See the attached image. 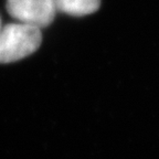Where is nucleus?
Listing matches in <instances>:
<instances>
[{
  "label": "nucleus",
  "instance_id": "obj_2",
  "mask_svg": "<svg viewBox=\"0 0 159 159\" xmlns=\"http://www.w3.org/2000/svg\"><path fill=\"white\" fill-rule=\"evenodd\" d=\"M7 10L19 22L40 29L51 25L57 13L53 0H7Z\"/></svg>",
  "mask_w": 159,
  "mask_h": 159
},
{
  "label": "nucleus",
  "instance_id": "obj_4",
  "mask_svg": "<svg viewBox=\"0 0 159 159\" xmlns=\"http://www.w3.org/2000/svg\"><path fill=\"white\" fill-rule=\"evenodd\" d=\"M1 29H2V27H1V19H0V31H1Z\"/></svg>",
  "mask_w": 159,
  "mask_h": 159
},
{
  "label": "nucleus",
  "instance_id": "obj_1",
  "mask_svg": "<svg viewBox=\"0 0 159 159\" xmlns=\"http://www.w3.org/2000/svg\"><path fill=\"white\" fill-rule=\"evenodd\" d=\"M42 42L41 29L28 23H10L0 31V63H11L29 57Z\"/></svg>",
  "mask_w": 159,
  "mask_h": 159
},
{
  "label": "nucleus",
  "instance_id": "obj_3",
  "mask_svg": "<svg viewBox=\"0 0 159 159\" xmlns=\"http://www.w3.org/2000/svg\"><path fill=\"white\" fill-rule=\"evenodd\" d=\"M57 11L74 17H82L95 12L101 0H53Z\"/></svg>",
  "mask_w": 159,
  "mask_h": 159
}]
</instances>
